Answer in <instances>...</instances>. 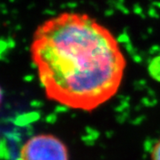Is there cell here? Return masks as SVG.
I'll list each match as a JSON object with an SVG mask.
<instances>
[{
  "mask_svg": "<svg viewBox=\"0 0 160 160\" xmlns=\"http://www.w3.org/2000/svg\"><path fill=\"white\" fill-rule=\"evenodd\" d=\"M151 160H160V139L151 150Z\"/></svg>",
  "mask_w": 160,
  "mask_h": 160,
  "instance_id": "cell-4",
  "label": "cell"
},
{
  "mask_svg": "<svg viewBox=\"0 0 160 160\" xmlns=\"http://www.w3.org/2000/svg\"><path fill=\"white\" fill-rule=\"evenodd\" d=\"M47 98L91 111L116 94L126 69L118 42L89 15L63 12L42 23L30 47Z\"/></svg>",
  "mask_w": 160,
  "mask_h": 160,
  "instance_id": "cell-1",
  "label": "cell"
},
{
  "mask_svg": "<svg viewBox=\"0 0 160 160\" xmlns=\"http://www.w3.org/2000/svg\"><path fill=\"white\" fill-rule=\"evenodd\" d=\"M149 74L154 79L160 82V56L151 61L149 64Z\"/></svg>",
  "mask_w": 160,
  "mask_h": 160,
  "instance_id": "cell-3",
  "label": "cell"
},
{
  "mask_svg": "<svg viewBox=\"0 0 160 160\" xmlns=\"http://www.w3.org/2000/svg\"><path fill=\"white\" fill-rule=\"evenodd\" d=\"M19 160H69L65 143L52 134L29 138L20 151Z\"/></svg>",
  "mask_w": 160,
  "mask_h": 160,
  "instance_id": "cell-2",
  "label": "cell"
}]
</instances>
